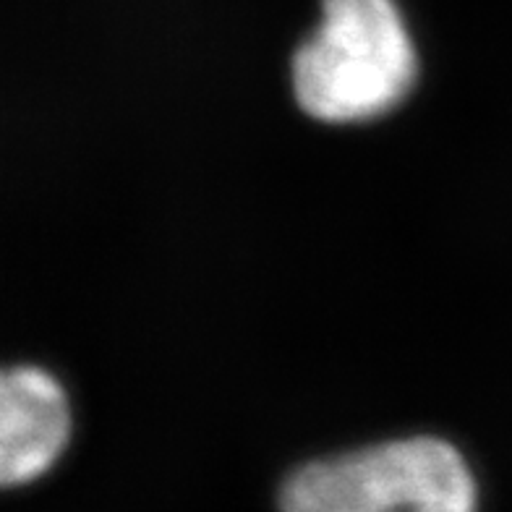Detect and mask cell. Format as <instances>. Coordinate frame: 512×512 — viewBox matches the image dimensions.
<instances>
[{
    "label": "cell",
    "instance_id": "6da1fadb",
    "mask_svg": "<svg viewBox=\"0 0 512 512\" xmlns=\"http://www.w3.org/2000/svg\"><path fill=\"white\" fill-rule=\"evenodd\" d=\"M418 58L395 0H324L290 61L298 108L322 123L382 118L411 95Z\"/></svg>",
    "mask_w": 512,
    "mask_h": 512
},
{
    "label": "cell",
    "instance_id": "7a4b0ae2",
    "mask_svg": "<svg viewBox=\"0 0 512 512\" xmlns=\"http://www.w3.org/2000/svg\"><path fill=\"white\" fill-rule=\"evenodd\" d=\"M277 512H481L458 447L432 434L306 460L280 481Z\"/></svg>",
    "mask_w": 512,
    "mask_h": 512
},
{
    "label": "cell",
    "instance_id": "3957f363",
    "mask_svg": "<svg viewBox=\"0 0 512 512\" xmlns=\"http://www.w3.org/2000/svg\"><path fill=\"white\" fill-rule=\"evenodd\" d=\"M71 405L48 371L0 369V492L45 479L71 442Z\"/></svg>",
    "mask_w": 512,
    "mask_h": 512
}]
</instances>
